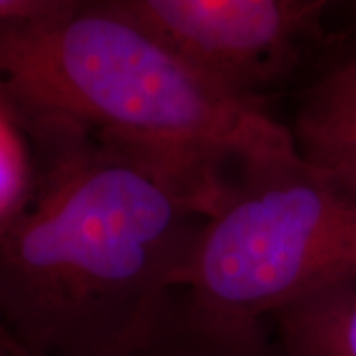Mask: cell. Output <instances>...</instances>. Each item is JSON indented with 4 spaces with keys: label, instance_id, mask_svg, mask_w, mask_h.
<instances>
[{
    "label": "cell",
    "instance_id": "cell-1",
    "mask_svg": "<svg viewBox=\"0 0 356 356\" xmlns=\"http://www.w3.org/2000/svg\"><path fill=\"white\" fill-rule=\"evenodd\" d=\"M28 125L38 180L0 229V318L24 356H102L184 285L210 208L147 156Z\"/></svg>",
    "mask_w": 356,
    "mask_h": 356
},
{
    "label": "cell",
    "instance_id": "cell-2",
    "mask_svg": "<svg viewBox=\"0 0 356 356\" xmlns=\"http://www.w3.org/2000/svg\"><path fill=\"white\" fill-rule=\"evenodd\" d=\"M0 95L188 182L210 214L245 166L297 151L291 129L191 60L125 0L0 22Z\"/></svg>",
    "mask_w": 356,
    "mask_h": 356
},
{
    "label": "cell",
    "instance_id": "cell-3",
    "mask_svg": "<svg viewBox=\"0 0 356 356\" xmlns=\"http://www.w3.org/2000/svg\"><path fill=\"white\" fill-rule=\"evenodd\" d=\"M356 275V166L299 153L245 166L206 216L184 289L229 317L266 323Z\"/></svg>",
    "mask_w": 356,
    "mask_h": 356
},
{
    "label": "cell",
    "instance_id": "cell-4",
    "mask_svg": "<svg viewBox=\"0 0 356 356\" xmlns=\"http://www.w3.org/2000/svg\"><path fill=\"white\" fill-rule=\"evenodd\" d=\"M178 50L245 99L297 70L334 0H125Z\"/></svg>",
    "mask_w": 356,
    "mask_h": 356
},
{
    "label": "cell",
    "instance_id": "cell-5",
    "mask_svg": "<svg viewBox=\"0 0 356 356\" xmlns=\"http://www.w3.org/2000/svg\"><path fill=\"white\" fill-rule=\"evenodd\" d=\"M102 356H281L266 323L202 305L188 289L166 295L125 343Z\"/></svg>",
    "mask_w": 356,
    "mask_h": 356
},
{
    "label": "cell",
    "instance_id": "cell-6",
    "mask_svg": "<svg viewBox=\"0 0 356 356\" xmlns=\"http://www.w3.org/2000/svg\"><path fill=\"white\" fill-rule=\"evenodd\" d=\"M289 129L309 161L356 166V48L307 89Z\"/></svg>",
    "mask_w": 356,
    "mask_h": 356
},
{
    "label": "cell",
    "instance_id": "cell-7",
    "mask_svg": "<svg viewBox=\"0 0 356 356\" xmlns=\"http://www.w3.org/2000/svg\"><path fill=\"white\" fill-rule=\"evenodd\" d=\"M271 334L281 356H356V275L280 311Z\"/></svg>",
    "mask_w": 356,
    "mask_h": 356
},
{
    "label": "cell",
    "instance_id": "cell-8",
    "mask_svg": "<svg viewBox=\"0 0 356 356\" xmlns=\"http://www.w3.org/2000/svg\"><path fill=\"white\" fill-rule=\"evenodd\" d=\"M36 180V139L24 115L0 95V229L28 204Z\"/></svg>",
    "mask_w": 356,
    "mask_h": 356
},
{
    "label": "cell",
    "instance_id": "cell-9",
    "mask_svg": "<svg viewBox=\"0 0 356 356\" xmlns=\"http://www.w3.org/2000/svg\"><path fill=\"white\" fill-rule=\"evenodd\" d=\"M79 0H0V22L30 20L64 10Z\"/></svg>",
    "mask_w": 356,
    "mask_h": 356
},
{
    "label": "cell",
    "instance_id": "cell-10",
    "mask_svg": "<svg viewBox=\"0 0 356 356\" xmlns=\"http://www.w3.org/2000/svg\"><path fill=\"white\" fill-rule=\"evenodd\" d=\"M0 348L6 350V353H10L13 356H24L22 355V350H20V346H18L16 341L13 339L10 331H8L6 325L2 323V318H0Z\"/></svg>",
    "mask_w": 356,
    "mask_h": 356
},
{
    "label": "cell",
    "instance_id": "cell-11",
    "mask_svg": "<svg viewBox=\"0 0 356 356\" xmlns=\"http://www.w3.org/2000/svg\"><path fill=\"white\" fill-rule=\"evenodd\" d=\"M0 356H13V355H10V353H6V350H2V348H0Z\"/></svg>",
    "mask_w": 356,
    "mask_h": 356
}]
</instances>
